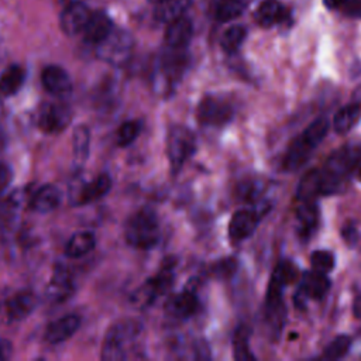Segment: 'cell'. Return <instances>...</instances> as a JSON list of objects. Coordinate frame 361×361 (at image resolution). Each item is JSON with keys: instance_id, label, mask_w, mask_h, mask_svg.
I'll return each instance as SVG.
<instances>
[{"instance_id": "cell-44", "label": "cell", "mask_w": 361, "mask_h": 361, "mask_svg": "<svg viewBox=\"0 0 361 361\" xmlns=\"http://www.w3.org/2000/svg\"><path fill=\"white\" fill-rule=\"evenodd\" d=\"M357 178H358V180L361 182V166L358 168V172H357Z\"/></svg>"}, {"instance_id": "cell-7", "label": "cell", "mask_w": 361, "mask_h": 361, "mask_svg": "<svg viewBox=\"0 0 361 361\" xmlns=\"http://www.w3.org/2000/svg\"><path fill=\"white\" fill-rule=\"evenodd\" d=\"M173 281L172 265H164V268L154 276L149 278L141 288H138L133 295V302L137 306H148L158 296L165 293Z\"/></svg>"}, {"instance_id": "cell-16", "label": "cell", "mask_w": 361, "mask_h": 361, "mask_svg": "<svg viewBox=\"0 0 361 361\" xmlns=\"http://www.w3.org/2000/svg\"><path fill=\"white\" fill-rule=\"evenodd\" d=\"M319 226V207L314 200H300L296 209V230L300 238H310Z\"/></svg>"}, {"instance_id": "cell-19", "label": "cell", "mask_w": 361, "mask_h": 361, "mask_svg": "<svg viewBox=\"0 0 361 361\" xmlns=\"http://www.w3.org/2000/svg\"><path fill=\"white\" fill-rule=\"evenodd\" d=\"M37 306V296L31 290H20L6 303V313L11 322L25 319Z\"/></svg>"}, {"instance_id": "cell-17", "label": "cell", "mask_w": 361, "mask_h": 361, "mask_svg": "<svg viewBox=\"0 0 361 361\" xmlns=\"http://www.w3.org/2000/svg\"><path fill=\"white\" fill-rule=\"evenodd\" d=\"M80 326V317L78 314H65L52 323L45 330V340L51 344H59L71 338Z\"/></svg>"}, {"instance_id": "cell-14", "label": "cell", "mask_w": 361, "mask_h": 361, "mask_svg": "<svg viewBox=\"0 0 361 361\" xmlns=\"http://www.w3.org/2000/svg\"><path fill=\"white\" fill-rule=\"evenodd\" d=\"M259 221V214L255 210L241 209L237 210L228 224V235L233 243L243 241L248 238L257 228Z\"/></svg>"}, {"instance_id": "cell-34", "label": "cell", "mask_w": 361, "mask_h": 361, "mask_svg": "<svg viewBox=\"0 0 361 361\" xmlns=\"http://www.w3.org/2000/svg\"><path fill=\"white\" fill-rule=\"evenodd\" d=\"M141 127H142L141 121H138V120H130V121L123 123L117 131V138H116L117 144L120 147L130 145L138 137Z\"/></svg>"}, {"instance_id": "cell-38", "label": "cell", "mask_w": 361, "mask_h": 361, "mask_svg": "<svg viewBox=\"0 0 361 361\" xmlns=\"http://www.w3.org/2000/svg\"><path fill=\"white\" fill-rule=\"evenodd\" d=\"M340 8L348 16L361 18V0H344Z\"/></svg>"}, {"instance_id": "cell-27", "label": "cell", "mask_w": 361, "mask_h": 361, "mask_svg": "<svg viewBox=\"0 0 361 361\" xmlns=\"http://www.w3.org/2000/svg\"><path fill=\"white\" fill-rule=\"evenodd\" d=\"M25 79V71L20 65H11L0 75V94L13 96L16 94Z\"/></svg>"}, {"instance_id": "cell-26", "label": "cell", "mask_w": 361, "mask_h": 361, "mask_svg": "<svg viewBox=\"0 0 361 361\" xmlns=\"http://www.w3.org/2000/svg\"><path fill=\"white\" fill-rule=\"evenodd\" d=\"M96 245V237L92 231L75 233L65 247V254L71 258H79L90 252Z\"/></svg>"}, {"instance_id": "cell-40", "label": "cell", "mask_w": 361, "mask_h": 361, "mask_svg": "<svg viewBox=\"0 0 361 361\" xmlns=\"http://www.w3.org/2000/svg\"><path fill=\"white\" fill-rule=\"evenodd\" d=\"M357 235H358L357 228L353 224H345L343 227V240H345L347 244H350V245L355 244L357 243Z\"/></svg>"}, {"instance_id": "cell-43", "label": "cell", "mask_w": 361, "mask_h": 361, "mask_svg": "<svg viewBox=\"0 0 361 361\" xmlns=\"http://www.w3.org/2000/svg\"><path fill=\"white\" fill-rule=\"evenodd\" d=\"M353 310H354V314H355V317L361 320V295H358V296L355 298V300H354V307H353Z\"/></svg>"}, {"instance_id": "cell-15", "label": "cell", "mask_w": 361, "mask_h": 361, "mask_svg": "<svg viewBox=\"0 0 361 361\" xmlns=\"http://www.w3.org/2000/svg\"><path fill=\"white\" fill-rule=\"evenodd\" d=\"M41 80L45 90L54 96L63 97L72 92V80L68 72L61 66H47L41 73Z\"/></svg>"}, {"instance_id": "cell-29", "label": "cell", "mask_w": 361, "mask_h": 361, "mask_svg": "<svg viewBox=\"0 0 361 361\" xmlns=\"http://www.w3.org/2000/svg\"><path fill=\"white\" fill-rule=\"evenodd\" d=\"M72 145H73V161L78 166H82L89 157V147H90V131L87 126L80 124L73 130Z\"/></svg>"}, {"instance_id": "cell-42", "label": "cell", "mask_w": 361, "mask_h": 361, "mask_svg": "<svg viewBox=\"0 0 361 361\" xmlns=\"http://www.w3.org/2000/svg\"><path fill=\"white\" fill-rule=\"evenodd\" d=\"M343 3H344V0H323V4H324L327 8H330V10L340 8Z\"/></svg>"}, {"instance_id": "cell-6", "label": "cell", "mask_w": 361, "mask_h": 361, "mask_svg": "<svg viewBox=\"0 0 361 361\" xmlns=\"http://www.w3.org/2000/svg\"><path fill=\"white\" fill-rule=\"evenodd\" d=\"M133 45L134 41L130 32L113 28L111 32L96 45V55L110 65H123L128 61Z\"/></svg>"}, {"instance_id": "cell-12", "label": "cell", "mask_w": 361, "mask_h": 361, "mask_svg": "<svg viewBox=\"0 0 361 361\" xmlns=\"http://www.w3.org/2000/svg\"><path fill=\"white\" fill-rule=\"evenodd\" d=\"M75 290L73 275L69 268L63 264H58L47 286V296L54 303L66 300Z\"/></svg>"}, {"instance_id": "cell-32", "label": "cell", "mask_w": 361, "mask_h": 361, "mask_svg": "<svg viewBox=\"0 0 361 361\" xmlns=\"http://www.w3.org/2000/svg\"><path fill=\"white\" fill-rule=\"evenodd\" d=\"M244 8V0H219L214 16L220 23H227L241 16Z\"/></svg>"}, {"instance_id": "cell-2", "label": "cell", "mask_w": 361, "mask_h": 361, "mask_svg": "<svg viewBox=\"0 0 361 361\" xmlns=\"http://www.w3.org/2000/svg\"><path fill=\"white\" fill-rule=\"evenodd\" d=\"M330 123L326 117H319L312 121L289 145L288 152L283 159V165L286 169L293 171L302 166L314 148L323 141L329 131Z\"/></svg>"}, {"instance_id": "cell-5", "label": "cell", "mask_w": 361, "mask_h": 361, "mask_svg": "<svg viewBox=\"0 0 361 361\" xmlns=\"http://www.w3.org/2000/svg\"><path fill=\"white\" fill-rule=\"evenodd\" d=\"M196 151V137L185 126L175 124L166 135V155L173 172H178Z\"/></svg>"}, {"instance_id": "cell-24", "label": "cell", "mask_w": 361, "mask_h": 361, "mask_svg": "<svg viewBox=\"0 0 361 361\" xmlns=\"http://www.w3.org/2000/svg\"><path fill=\"white\" fill-rule=\"evenodd\" d=\"M197 306H199L197 298L190 290H182L180 293L175 295L168 303L169 312L173 316L182 317V319H186L195 314L197 310Z\"/></svg>"}, {"instance_id": "cell-3", "label": "cell", "mask_w": 361, "mask_h": 361, "mask_svg": "<svg viewBox=\"0 0 361 361\" xmlns=\"http://www.w3.org/2000/svg\"><path fill=\"white\" fill-rule=\"evenodd\" d=\"M142 326L133 319H124L114 323L106 333L102 345V360L118 361L128 357V351L140 336Z\"/></svg>"}, {"instance_id": "cell-10", "label": "cell", "mask_w": 361, "mask_h": 361, "mask_svg": "<svg viewBox=\"0 0 361 361\" xmlns=\"http://www.w3.org/2000/svg\"><path fill=\"white\" fill-rule=\"evenodd\" d=\"M71 109L63 103H44L37 111V126L48 134L61 133L71 121Z\"/></svg>"}, {"instance_id": "cell-23", "label": "cell", "mask_w": 361, "mask_h": 361, "mask_svg": "<svg viewBox=\"0 0 361 361\" xmlns=\"http://www.w3.org/2000/svg\"><path fill=\"white\" fill-rule=\"evenodd\" d=\"M361 120V104L351 103L337 110L333 118V128L337 134H345Z\"/></svg>"}, {"instance_id": "cell-36", "label": "cell", "mask_w": 361, "mask_h": 361, "mask_svg": "<svg viewBox=\"0 0 361 361\" xmlns=\"http://www.w3.org/2000/svg\"><path fill=\"white\" fill-rule=\"evenodd\" d=\"M312 269L323 274H329L334 268V255L330 251L317 250L310 255Z\"/></svg>"}, {"instance_id": "cell-30", "label": "cell", "mask_w": 361, "mask_h": 361, "mask_svg": "<svg viewBox=\"0 0 361 361\" xmlns=\"http://www.w3.org/2000/svg\"><path fill=\"white\" fill-rule=\"evenodd\" d=\"M316 196H320V179L319 169H313L307 172L299 186H298V197L299 200H314Z\"/></svg>"}, {"instance_id": "cell-21", "label": "cell", "mask_w": 361, "mask_h": 361, "mask_svg": "<svg viewBox=\"0 0 361 361\" xmlns=\"http://www.w3.org/2000/svg\"><path fill=\"white\" fill-rule=\"evenodd\" d=\"M61 197V190L55 185L48 183L35 190L30 206L38 213H49L59 206Z\"/></svg>"}, {"instance_id": "cell-8", "label": "cell", "mask_w": 361, "mask_h": 361, "mask_svg": "<svg viewBox=\"0 0 361 361\" xmlns=\"http://www.w3.org/2000/svg\"><path fill=\"white\" fill-rule=\"evenodd\" d=\"M330 279L327 274L317 272L314 269L306 271L299 282V288L293 296L295 305L298 307H303L309 299H320L330 289Z\"/></svg>"}, {"instance_id": "cell-25", "label": "cell", "mask_w": 361, "mask_h": 361, "mask_svg": "<svg viewBox=\"0 0 361 361\" xmlns=\"http://www.w3.org/2000/svg\"><path fill=\"white\" fill-rule=\"evenodd\" d=\"M111 189V178L107 173H100L89 182H85L82 192V204L93 203L104 197Z\"/></svg>"}, {"instance_id": "cell-11", "label": "cell", "mask_w": 361, "mask_h": 361, "mask_svg": "<svg viewBox=\"0 0 361 361\" xmlns=\"http://www.w3.org/2000/svg\"><path fill=\"white\" fill-rule=\"evenodd\" d=\"M21 197L18 192L0 197V240L10 238L20 223Z\"/></svg>"}, {"instance_id": "cell-33", "label": "cell", "mask_w": 361, "mask_h": 361, "mask_svg": "<svg viewBox=\"0 0 361 361\" xmlns=\"http://www.w3.org/2000/svg\"><path fill=\"white\" fill-rule=\"evenodd\" d=\"M233 348H234V358L238 361H245V360H255V355L250 351L248 347V330L244 326H240L233 338Z\"/></svg>"}, {"instance_id": "cell-31", "label": "cell", "mask_w": 361, "mask_h": 361, "mask_svg": "<svg viewBox=\"0 0 361 361\" xmlns=\"http://www.w3.org/2000/svg\"><path fill=\"white\" fill-rule=\"evenodd\" d=\"M247 37V30L244 25H231L228 27L223 35H221V39H220V45L221 48L227 52V54H234L240 47L241 44L244 42Z\"/></svg>"}, {"instance_id": "cell-1", "label": "cell", "mask_w": 361, "mask_h": 361, "mask_svg": "<svg viewBox=\"0 0 361 361\" xmlns=\"http://www.w3.org/2000/svg\"><path fill=\"white\" fill-rule=\"evenodd\" d=\"M361 161V145L348 144L334 151L319 169L320 195L336 193Z\"/></svg>"}, {"instance_id": "cell-28", "label": "cell", "mask_w": 361, "mask_h": 361, "mask_svg": "<svg viewBox=\"0 0 361 361\" xmlns=\"http://www.w3.org/2000/svg\"><path fill=\"white\" fill-rule=\"evenodd\" d=\"M188 7V0H158L154 16L159 23L169 24L183 16Z\"/></svg>"}, {"instance_id": "cell-35", "label": "cell", "mask_w": 361, "mask_h": 361, "mask_svg": "<svg viewBox=\"0 0 361 361\" xmlns=\"http://www.w3.org/2000/svg\"><path fill=\"white\" fill-rule=\"evenodd\" d=\"M351 347V338L348 336H337L334 340L329 343V345L324 348V358L329 360H338L343 358Z\"/></svg>"}, {"instance_id": "cell-39", "label": "cell", "mask_w": 361, "mask_h": 361, "mask_svg": "<svg viewBox=\"0 0 361 361\" xmlns=\"http://www.w3.org/2000/svg\"><path fill=\"white\" fill-rule=\"evenodd\" d=\"M11 180V169L7 164L0 162V193L8 186Z\"/></svg>"}, {"instance_id": "cell-13", "label": "cell", "mask_w": 361, "mask_h": 361, "mask_svg": "<svg viewBox=\"0 0 361 361\" xmlns=\"http://www.w3.org/2000/svg\"><path fill=\"white\" fill-rule=\"evenodd\" d=\"M90 14L92 13L89 11L87 6L80 0L69 1L63 8V11L61 13V18H59L61 30L66 35H76L82 32Z\"/></svg>"}, {"instance_id": "cell-37", "label": "cell", "mask_w": 361, "mask_h": 361, "mask_svg": "<svg viewBox=\"0 0 361 361\" xmlns=\"http://www.w3.org/2000/svg\"><path fill=\"white\" fill-rule=\"evenodd\" d=\"M235 267H237L235 259L234 258H227V259H223V261L217 262L213 268V272H214L216 276L224 278V276H230L231 274H234Z\"/></svg>"}, {"instance_id": "cell-41", "label": "cell", "mask_w": 361, "mask_h": 361, "mask_svg": "<svg viewBox=\"0 0 361 361\" xmlns=\"http://www.w3.org/2000/svg\"><path fill=\"white\" fill-rule=\"evenodd\" d=\"M11 351H13L11 343L6 338H0V361H4L7 358H10Z\"/></svg>"}, {"instance_id": "cell-20", "label": "cell", "mask_w": 361, "mask_h": 361, "mask_svg": "<svg viewBox=\"0 0 361 361\" xmlns=\"http://www.w3.org/2000/svg\"><path fill=\"white\" fill-rule=\"evenodd\" d=\"M111 30H113V23L110 17L104 11H96L90 14L82 32L87 42L97 45L111 32Z\"/></svg>"}, {"instance_id": "cell-4", "label": "cell", "mask_w": 361, "mask_h": 361, "mask_svg": "<svg viewBox=\"0 0 361 361\" xmlns=\"http://www.w3.org/2000/svg\"><path fill=\"white\" fill-rule=\"evenodd\" d=\"M159 221L152 209H141L135 214H133L124 230V235L127 243L131 247L149 250L159 240Z\"/></svg>"}, {"instance_id": "cell-22", "label": "cell", "mask_w": 361, "mask_h": 361, "mask_svg": "<svg viewBox=\"0 0 361 361\" xmlns=\"http://www.w3.org/2000/svg\"><path fill=\"white\" fill-rule=\"evenodd\" d=\"M288 17L286 8L278 0H264L255 11V20L262 27H271L282 23Z\"/></svg>"}, {"instance_id": "cell-18", "label": "cell", "mask_w": 361, "mask_h": 361, "mask_svg": "<svg viewBox=\"0 0 361 361\" xmlns=\"http://www.w3.org/2000/svg\"><path fill=\"white\" fill-rule=\"evenodd\" d=\"M192 35H193V24L188 17L182 16L168 24V28L165 32V41H166V45L172 49H185L190 42Z\"/></svg>"}, {"instance_id": "cell-9", "label": "cell", "mask_w": 361, "mask_h": 361, "mask_svg": "<svg viewBox=\"0 0 361 361\" xmlns=\"http://www.w3.org/2000/svg\"><path fill=\"white\" fill-rule=\"evenodd\" d=\"M231 103L220 96H206L197 106V118L204 126H221L231 120Z\"/></svg>"}]
</instances>
